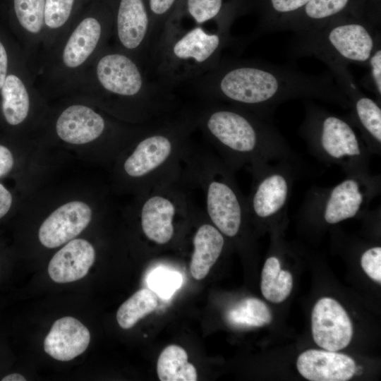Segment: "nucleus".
I'll use <instances>...</instances> for the list:
<instances>
[{"label": "nucleus", "instance_id": "f257e3e1", "mask_svg": "<svg viewBox=\"0 0 381 381\" xmlns=\"http://www.w3.org/2000/svg\"><path fill=\"white\" fill-rule=\"evenodd\" d=\"M332 76L267 62L231 61L219 64L209 71L205 90L213 102L269 119L279 104L295 99H315L349 109V99Z\"/></svg>", "mask_w": 381, "mask_h": 381}, {"label": "nucleus", "instance_id": "f03ea898", "mask_svg": "<svg viewBox=\"0 0 381 381\" xmlns=\"http://www.w3.org/2000/svg\"><path fill=\"white\" fill-rule=\"evenodd\" d=\"M195 126L233 171L274 162H294V154L269 119L230 104L211 102L193 114Z\"/></svg>", "mask_w": 381, "mask_h": 381}, {"label": "nucleus", "instance_id": "7ed1b4c3", "mask_svg": "<svg viewBox=\"0 0 381 381\" xmlns=\"http://www.w3.org/2000/svg\"><path fill=\"white\" fill-rule=\"evenodd\" d=\"M195 128L193 114L152 123L125 159L123 172L141 182L142 193L179 180Z\"/></svg>", "mask_w": 381, "mask_h": 381}, {"label": "nucleus", "instance_id": "20e7f679", "mask_svg": "<svg viewBox=\"0 0 381 381\" xmlns=\"http://www.w3.org/2000/svg\"><path fill=\"white\" fill-rule=\"evenodd\" d=\"M228 31H209L202 25L183 30L167 25L153 47L164 82L195 79L214 68Z\"/></svg>", "mask_w": 381, "mask_h": 381}, {"label": "nucleus", "instance_id": "39448f33", "mask_svg": "<svg viewBox=\"0 0 381 381\" xmlns=\"http://www.w3.org/2000/svg\"><path fill=\"white\" fill-rule=\"evenodd\" d=\"M299 133L320 160L340 167L346 175H370V152L349 119L308 103Z\"/></svg>", "mask_w": 381, "mask_h": 381}, {"label": "nucleus", "instance_id": "423d86ee", "mask_svg": "<svg viewBox=\"0 0 381 381\" xmlns=\"http://www.w3.org/2000/svg\"><path fill=\"white\" fill-rule=\"evenodd\" d=\"M379 38L370 25L361 21L329 22L319 28L298 32L295 49L344 64L368 63Z\"/></svg>", "mask_w": 381, "mask_h": 381}, {"label": "nucleus", "instance_id": "0eeeda50", "mask_svg": "<svg viewBox=\"0 0 381 381\" xmlns=\"http://www.w3.org/2000/svg\"><path fill=\"white\" fill-rule=\"evenodd\" d=\"M380 191V179L346 175L328 188L310 190L301 209L306 214L318 215L326 224L333 225L357 216L367 209L370 200Z\"/></svg>", "mask_w": 381, "mask_h": 381}, {"label": "nucleus", "instance_id": "6e6552de", "mask_svg": "<svg viewBox=\"0 0 381 381\" xmlns=\"http://www.w3.org/2000/svg\"><path fill=\"white\" fill-rule=\"evenodd\" d=\"M140 221L145 237L157 245L169 243L175 234L177 217L188 216L193 202L181 179L155 187L143 193Z\"/></svg>", "mask_w": 381, "mask_h": 381}, {"label": "nucleus", "instance_id": "1a4fd4ad", "mask_svg": "<svg viewBox=\"0 0 381 381\" xmlns=\"http://www.w3.org/2000/svg\"><path fill=\"white\" fill-rule=\"evenodd\" d=\"M292 163L272 162L250 171L253 182L246 197L250 217L267 222L286 213L295 176Z\"/></svg>", "mask_w": 381, "mask_h": 381}, {"label": "nucleus", "instance_id": "9d476101", "mask_svg": "<svg viewBox=\"0 0 381 381\" xmlns=\"http://www.w3.org/2000/svg\"><path fill=\"white\" fill-rule=\"evenodd\" d=\"M337 83L349 102L350 121L358 128L370 153H381V108L380 104L361 92L345 64L322 58Z\"/></svg>", "mask_w": 381, "mask_h": 381}, {"label": "nucleus", "instance_id": "9b49d317", "mask_svg": "<svg viewBox=\"0 0 381 381\" xmlns=\"http://www.w3.org/2000/svg\"><path fill=\"white\" fill-rule=\"evenodd\" d=\"M96 73L102 87L110 93L125 97L143 96L169 108V100L155 87L147 86L138 64L125 54L104 55L97 63Z\"/></svg>", "mask_w": 381, "mask_h": 381}, {"label": "nucleus", "instance_id": "f8f14e48", "mask_svg": "<svg viewBox=\"0 0 381 381\" xmlns=\"http://www.w3.org/2000/svg\"><path fill=\"white\" fill-rule=\"evenodd\" d=\"M314 341L320 347L337 351L346 348L353 336L351 321L335 299L323 297L314 306L311 314Z\"/></svg>", "mask_w": 381, "mask_h": 381}, {"label": "nucleus", "instance_id": "ddd939ff", "mask_svg": "<svg viewBox=\"0 0 381 381\" xmlns=\"http://www.w3.org/2000/svg\"><path fill=\"white\" fill-rule=\"evenodd\" d=\"M92 210L81 201L67 202L54 210L42 224L38 237L45 247L54 248L79 235L92 219Z\"/></svg>", "mask_w": 381, "mask_h": 381}, {"label": "nucleus", "instance_id": "4468645a", "mask_svg": "<svg viewBox=\"0 0 381 381\" xmlns=\"http://www.w3.org/2000/svg\"><path fill=\"white\" fill-rule=\"evenodd\" d=\"M296 366L310 381H347L356 371L352 358L329 350L308 349L298 356Z\"/></svg>", "mask_w": 381, "mask_h": 381}, {"label": "nucleus", "instance_id": "2eb2a0df", "mask_svg": "<svg viewBox=\"0 0 381 381\" xmlns=\"http://www.w3.org/2000/svg\"><path fill=\"white\" fill-rule=\"evenodd\" d=\"M90 341L87 328L73 317L54 322L44 341V349L56 360L68 361L83 353Z\"/></svg>", "mask_w": 381, "mask_h": 381}, {"label": "nucleus", "instance_id": "dca6fc26", "mask_svg": "<svg viewBox=\"0 0 381 381\" xmlns=\"http://www.w3.org/2000/svg\"><path fill=\"white\" fill-rule=\"evenodd\" d=\"M119 42L128 50L150 46L151 50L152 19L143 0H121L116 18Z\"/></svg>", "mask_w": 381, "mask_h": 381}, {"label": "nucleus", "instance_id": "f3484780", "mask_svg": "<svg viewBox=\"0 0 381 381\" xmlns=\"http://www.w3.org/2000/svg\"><path fill=\"white\" fill-rule=\"evenodd\" d=\"M95 258L94 247L82 238L72 239L52 258L48 265L51 279L57 283H68L84 277Z\"/></svg>", "mask_w": 381, "mask_h": 381}, {"label": "nucleus", "instance_id": "a211bd4d", "mask_svg": "<svg viewBox=\"0 0 381 381\" xmlns=\"http://www.w3.org/2000/svg\"><path fill=\"white\" fill-rule=\"evenodd\" d=\"M104 118L84 105H72L57 119L56 129L61 139L71 144L80 145L98 138L104 131Z\"/></svg>", "mask_w": 381, "mask_h": 381}, {"label": "nucleus", "instance_id": "6ab92c4d", "mask_svg": "<svg viewBox=\"0 0 381 381\" xmlns=\"http://www.w3.org/2000/svg\"><path fill=\"white\" fill-rule=\"evenodd\" d=\"M193 244L190 271L194 279L200 280L207 275L222 253L224 236L211 222L202 223L194 234Z\"/></svg>", "mask_w": 381, "mask_h": 381}, {"label": "nucleus", "instance_id": "aec40b11", "mask_svg": "<svg viewBox=\"0 0 381 381\" xmlns=\"http://www.w3.org/2000/svg\"><path fill=\"white\" fill-rule=\"evenodd\" d=\"M99 22L92 17L82 20L70 36L63 52V61L69 68L83 64L97 46L102 35Z\"/></svg>", "mask_w": 381, "mask_h": 381}, {"label": "nucleus", "instance_id": "412c9836", "mask_svg": "<svg viewBox=\"0 0 381 381\" xmlns=\"http://www.w3.org/2000/svg\"><path fill=\"white\" fill-rule=\"evenodd\" d=\"M349 0H310L301 9V17L286 23L282 28L298 32L319 28L343 11Z\"/></svg>", "mask_w": 381, "mask_h": 381}, {"label": "nucleus", "instance_id": "4be33fe9", "mask_svg": "<svg viewBox=\"0 0 381 381\" xmlns=\"http://www.w3.org/2000/svg\"><path fill=\"white\" fill-rule=\"evenodd\" d=\"M157 372L161 381H195L198 379L196 369L188 361L185 349L174 344L161 352Z\"/></svg>", "mask_w": 381, "mask_h": 381}, {"label": "nucleus", "instance_id": "5701e85b", "mask_svg": "<svg viewBox=\"0 0 381 381\" xmlns=\"http://www.w3.org/2000/svg\"><path fill=\"white\" fill-rule=\"evenodd\" d=\"M2 110L6 121L13 126L22 123L30 108L29 95L22 80L8 75L1 87Z\"/></svg>", "mask_w": 381, "mask_h": 381}, {"label": "nucleus", "instance_id": "b1692460", "mask_svg": "<svg viewBox=\"0 0 381 381\" xmlns=\"http://www.w3.org/2000/svg\"><path fill=\"white\" fill-rule=\"evenodd\" d=\"M260 288L263 296L274 303L284 301L292 290L293 277L289 271L281 269L276 256L269 257L264 264Z\"/></svg>", "mask_w": 381, "mask_h": 381}, {"label": "nucleus", "instance_id": "393cba45", "mask_svg": "<svg viewBox=\"0 0 381 381\" xmlns=\"http://www.w3.org/2000/svg\"><path fill=\"white\" fill-rule=\"evenodd\" d=\"M226 320L236 328L259 327L272 321V313L263 301L249 297L231 307L226 313Z\"/></svg>", "mask_w": 381, "mask_h": 381}, {"label": "nucleus", "instance_id": "a878e982", "mask_svg": "<svg viewBox=\"0 0 381 381\" xmlns=\"http://www.w3.org/2000/svg\"><path fill=\"white\" fill-rule=\"evenodd\" d=\"M157 305L158 298L153 291L145 288L140 289L119 308L117 322L121 328L130 329L140 319L153 312Z\"/></svg>", "mask_w": 381, "mask_h": 381}, {"label": "nucleus", "instance_id": "bb28decb", "mask_svg": "<svg viewBox=\"0 0 381 381\" xmlns=\"http://www.w3.org/2000/svg\"><path fill=\"white\" fill-rule=\"evenodd\" d=\"M45 0H14L17 18L27 31L39 32L44 21Z\"/></svg>", "mask_w": 381, "mask_h": 381}, {"label": "nucleus", "instance_id": "cd10ccee", "mask_svg": "<svg viewBox=\"0 0 381 381\" xmlns=\"http://www.w3.org/2000/svg\"><path fill=\"white\" fill-rule=\"evenodd\" d=\"M74 0H45L44 23L56 29L61 27L71 14Z\"/></svg>", "mask_w": 381, "mask_h": 381}, {"label": "nucleus", "instance_id": "c85d7f7f", "mask_svg": "<svg viewBox=\"0 0 381 381\" xmlns=\"http://www.w3.org/2000/svg\"><path fill=\"white\" fill-rule=\"evenodd\" d=\"M181 275L175 272L164 269H157L150 276L149 285L161 296L169 297L179 287Z\"/></svg>", "mask_w": 381, "mask_h": 381}, {"label": "nucleus", "instance_id": "c756f323", "mask_svg": "<svg viewBox=\"0 0 381 381\" xmlns=\"http://www.w3.org/2000/svg\"><path fill=\"white\" fill-rule=\"evenodd\" d=\"M222 6V0H187L188 11L198 25L214 19Z\"/></svg>", "mask_w": 381, "mask_h": 381}, {"label": "nucleus", "instance_id": "7c9ffc66", "mask_svg": "<svg viewBox=\"0 0 381 381\" xmlns=\"http://www.w3.org/2000/svg\"><path fill=\"white\" fill-rule=\"evenodd\" d=\"M361 265L365 274L376 282H381V248L371 247L361 257Z\"/></svg>", "mask_w": 381, "mask_h": 381}, {"label": "nucleus", "instance_id": "2f4dec72", "mask_svg": "<svg viewBox=\"0 0 381 381\" xmlns=\"http://www.w3.org/2000/svg\"><path fill=\"white\" fill-rule=\"evenodd\" d=\"M370 79L373 89L379 99L381 98V49L380 40L368 60Z\"/></svg>", "mask_w": 381, "mask_h": 381}, {"label": "nucleus", "instance_id": "473e14b6", "mask_svg": "<svg viewBox=\"0 0 381 381\" xmlns=\"http://www.w3.org/2000/svg\"><path fill=\"white\" fill-rule=\"evenodd\" d=\"M310 0H270L275 14L288 16L301 10Z\"/></svg>", "mask_w": 381, "mask_h": 381}, {"label": "nucleus", "instance_id": "72a5a7b5", "mask_svg": "<svg viewBox=\"0 0 381 381\" xmlns=\"http://www.w3.org/2000/svg\"><path fill=\"white\" fill-rule=\"evenodd\" d=\"M176 0H149L150 9L156 17L168 13Z\"/></svg>", "mask_w": 381, "mask_h": 381}, {"label": "nucleus", "instance_id": "f704fd0d", "mask_svg": "<svg viewBox=\"0 0 381 381\" xmlns=\"http://www.w3.org/2000/svg\"><path fill=\"white\" fill-rule=\"evenodd\" d=\"M14 160L11 151L0 145V177L8 174L13 166Z\"/></svg>", "mask_w": 381, "mask_h": 381}, {"label": "nucleus", "instance_id": "c9c22d12", "mask_svg": "<svg viewBox=\"0 0 381 381\" xmlns=\"http://www.w3.org/2000/svg\"><path fill=\"white\" fill-rule=\"evenodd\" d=\"M11 203L12 195L11 193L0 183V218L8 212Z\"/></svg>", "mask_w": 381, "mask_h": 381}, {"label": "nucleus", "instance_id": "e433bc0d", "mask_svg": "<svg viewBox=\"0 0 381 381\" xmlns=\"http://www.w3.org/2000/svg\"><path fill=\"white\" fill-rule=\"evenodd\" d=\"M8 58L6 49L0 42V88H1L6 78Z\"/></svg>", "mask_w": 381, "mask_h": 381}, {"label": "nucleus", "instance_id": "4c0bfd02", "mask_svg": "<svg viewBox=\"0 0 381 381\" xmlns=\"http://www.w3.org/2000/svg\"><path fill=\"white\" fill-rule=\"evenodd\" d=\"M2 381H25L26 379L19 373H12L4 377Z\"/></svg>", "mask_w": 381, "mask_h": 381}]
</instances>
